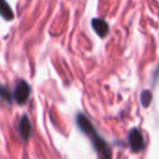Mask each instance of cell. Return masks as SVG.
I'll list each match as a JSON object with an SVG mask.
<instances>
[{
	"mask_svg": "<svg viewBox=\"0 0 159 159\" xmlns=\"http://www.w3.org/2000/svg\"><path fill=\"white\" fill-rule=\"evenodd\" d=\"M76 123H77V127L82 130V133H84L92 140V145L96 149V152L98 153V155L101 157V159H112V150H111L109 145L97 133L92 122L83 113H78L76 116Z\"/></svg>",
	"mask_w": 159,
	"mask_h": 159,
	"instance_id": "6da1fadb",
	"label": "cell"
},
{
	"mask_svg": "<svg viewBox=\"0 0 159 159\" xmlns=\"http://www.w3.org/2000/svg\"><path fill=\"white\" fill-rule=\"evenodd\" d=\"M128 142H129V147L134 153H139L144 149L145 144H144V138L143 134L139 129L133 128L129 134H128Z\"/></svg>",
	"mask_w": 159,
	"mask_h": 159,
	"instance_id": "7a4b0ae2",
	"label": "cell"
},
{
	"mask_svg": "<svg viewBox=\"0 0 159 159\" xmlns=\"http://www.w3.org/2000/svg\"><path fill=\"white\" fill-rule=\"evenodd\" d=\"M12 97H14V99L19 104H24V103L27 102V99L30 97V86L27 84L26 81H22L21 80V81L17 82Z\"/></svg>",
	"mask_w": 159,
	"mask_h": 159,
	"instance_id": "3957f363",
	"label": "cell"
},
{
	"mask_svg": "<svg viewBox=\"0 0 159 159\" xmlns=\"http://www.w3.org/2000/svg\"><path fill=\"white\" fill-rule=\"evenodd\" d=\"M17 130H19V134H20V137H21L22 140L26 142V140L30 139L32 128H31V123H30L27 116L24 114L20 118V122H19V125H17Z\"/></svg>",
	"mask_w": 159,
	"mask_h": 159,
	"instance_id": "277c9868",
	"label": "cell"
},
{
	"mask_svg": "<svg viewBox=\"0 0 159 159\" xmlns=\"http://www.w3.org/2000/svg\"><path fill=\"white\" fill-rule=\"evenodd\" d=\"M92 29L99 37H106L109 31V26H108L107 21L103 19H99V17H96L92 20Z\"/></svg>",
	"mask_w": 159,
	"mask_h": 159,
	"instance_id": "5b68a950",
	"label": "cell"
},
{
	"mask_svg": "<svg viewBox=\"0 0 159 159\" xmlns=\"http://www.w3.org/2000/svg\"><path fill=\"white\" fill-rule=\"evenodd\" d=\"M0 15L5 20H12L14 19V11L11 10V7L6 0H0Z\"/></svg>",
	"mask_w": 159,
	"mask_h": 159,
	"instance_id": "8992f818",
	"label": "cell"
},
{
	"mask_svg": "<svg viewBox=\"0 0 159 159\" xmlns=\"http://www.w3.org/2000/svg\"><path fill=\"white\" fill-rule=\"evenodd\" d=\"M0 98L4 99V101L7 102V103H11V101H12V94H11L9 87H6V86H4V84H0Z\"/></svg>",
	"mask_w": 159,
	"mask_h": 159,
	"instance_id": "52a82bcc",
	"label": "cell"
},
{
	"mask_svg": "<svg viewBox=\"0 0 159 159\" xmlns=\"http://www.w3.org/2000/svg\"><path fill=\"white\" fill-rule=\"evenodd\" d=\"M152 92L150 91H143L142 92V96H140V102L144 107H148L152 102Z\"/></svg>",
	"mask_w": 159,
	"mask_h": 159,
	"instance_id": "ba28073f",
	"label": "cell"
}]
</instances>
